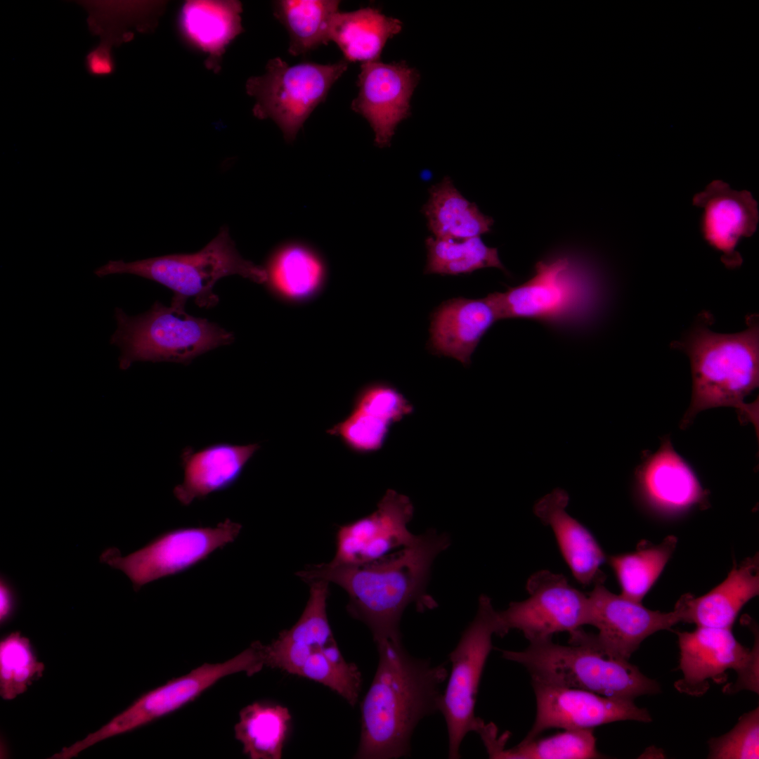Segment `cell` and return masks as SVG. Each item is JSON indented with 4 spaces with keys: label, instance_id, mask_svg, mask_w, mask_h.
I'll return each instance as SVG.
<instances>
[{
    "label": "cell",
    "instance_id": "obj_13",
    "mask_svg": "<svg viewBox=\"0 0 759 759\" xmlns=\"http://www.w3.org/2000/svg\"><path fill=\"white\" fill-rule=\"evenodd\" d=\"M536 700L534 723L523 741L536 738L551 728L586 729L623 720L649 722L645 708L633 700L608 697L573 687L532 680Z\"/></svg>",
    "mask_w": 759,
    "mask_h": 759
},
{
    "label": "cell",
    "instance_id": "obj_29",
    "mask_svg": "<svg viewBox=\"0 0 759 759\" xmlns=\"http://www.w3.org/2000/svg\"><path fill=\"white\" fill-rule=\"evenodd\" d=\"M291 715L281 705L254 702L243 708L235 725V737L252 759H280Z\"/></svg>",
    "mask_w": 759,
    "mask_h": 759
},
{
    "label": "cell",
    "instance_id": "obj_7",
    "mask_svg": "<svg viewBox=\"0 0 759 759\" xmlns=\"http://www.w3.org/2000/svg\"><path fill=\"white\" fill-rule=\"evenodd\" d=\"M347 67L346 60L334 64L304 62L290 65L281 58L271 59L264 75L252 77L247 83L248 93L256 98L254 115L272 119L285 138L292 142Z\"/></svg>",
    "mask_w": 759,
    "mask_h": 759
},
{
    "label": "cell",
    "instance_id": "obj_9",
    "mask_svg": "<svg viewBox=\"0 0 759 759\" xmlns=\"http://www.w3.org/2000/svg\"><path fill=\"white\" fill-rule=\"evenodd\" d=\"M264 666L265 661L259 642L252 643L249 648L225 662L205 663L188 674L144 694L97 731L67 746V753L75 757L98 742L134 730L175 711L227 675L240 672L252 675Z\"/></svg>",
    "mask_w": 759,
    "mask_h": 759
},
{
    "label": "cell",
    "instance_id": "obj_15",
    "mask_svg": "<svg viewBox=\"0 0 759 759\" xmlns=\"http://www.w3.org/2000/svg\"><path fill=\"white\" fill-rule=\"evenodd\" d=\"M413 512L408 497L387 490L372 514L339 528L335 555L330 562L367 564L410 545L417 537L408 528Z\"/></svg>",
    "mask_w": 759,
    "mask_h": 759
},
{
    "label": "cell",
    "instance_id": "obj_27",
    "mask_svg": "<svg viewBox=\"0 0 759 759\" xmlns=\"http://www.w3.org/2000/svg\"><path fill=\"white\" fill-rule=\"evenodd\" d=\"M401 28L399 20L375 8L338 11L331 21L330 39L338 46L346 60L366 63L379 60L387 40Z\"/></svg>",
    "mask_w": 759,
    "mask_h": 759
},
{
    "label": "cell",
    "instance_id": "obj_11",
    "mask_svg": "<svg viewBox=\"0 0 759 759\" xmlns=\"http://www.w3.org/2000/svg\"><path fill=\"white\" fill-rule=\"evenodd\" d=\"M680 669L682 677L675 687L681 693L701 696L709 689V680L722 683L728 670L737 673L734 685L727 693L748 689L758 693V643L752 649L739 642L730 628L698 626L692 632H677Z\"/></svg>",
    "mask_w": 759,
    "mask_h": 759
},
{
    "label": "cell",
    "instance_id": "obj_5",
    "mask_svg": "<svg viewBox=\"0 0 759 759\" xmlns=\"http://www.w3.org/2000/svg\"><path fill=\"white\" fill-rule=\"evenodd\" d=\"M186 303L174 297L170 306L156 301L148 311L134 316L116 308L117 327L110 342L121 350L119 368L126 370L136 361L188 365L197 356L233 341L231 332L188 314Z\"/></svg>",
    "mask_w": 759,
    "mask_h": 759
},
{
    "label": "cell",
    "instance_id": "obj_30",
    "mask_svg": "<svg viewBox=\"0 0 759 759\" xmlns=\"http://www.w3.org/2000/svg\"><path fill=\"white\" fill-rule=\"evenodd\" d=\"M339 1L283 0L275 4V14L290 37L289 52L306 53L330 41V29Z\"/></svg>",
    "mask_w": 759,
    "mask_h": 759
},
{
    "label": "cell",
    "instance_id": "obj_24",
    "mask_svg": "<svg viewBox=\"0 0 759 759\" xmlns=\"http://www.w3.org/2000/svg\"><path fill=\"white\" fill-rule=\"evenodd\" d=\"M758 554L735 564L727 578L707 594L683 595L677 602L682 621L697 626L732 628L742 606L759 592Z\"/></svg>",
    "mask_w": 759,
    "mask_h": 759
},
{
    "label": "cell",
    "instance_id": "obj_35",
    "mask_svg": "<svg viewBox=\"0 0 759 759\" xmlns=\"http://www.w3.org/2000/svg\"><path fill=\"white\" fill-rule=\"evenodd\" d=\"M44 664L37 661L30 640L13 632L0 643V694L6 700L24 693L43 675Z\"/></svg>",
    "mask_w": 759,
    "mask_h": 759
},
{
    "label": "cell",
    "instance_id": "obj_4",
    "mask_svg": "<svg viewBox=\"0 0 759 759\" xmlns=\"http://www.w3.org/2000/svg\"><path fill=\"white\" fill-rule=\"evenodd\" d=\"M571 645L552 640L530 643L522 651L502 650L504 659L521 664L533 680L634 700L660 692L659 684L628 660L608 652L596 635L581 628L570 635Z\"/></svg>",
    "mask_w": 759,
    "mask_h": 759
},
{
    "label": "cell",
    "instance_id": "obj_34",
    "mask_svg": "<svg viewBox=\"0 0 759 759\" xmlns=\"http://www.w3.org/2000/svg\"><path fill=\"white\" fill-rule=\"evenodd\" d=\"M297 675L329 687L352 706L358 699L361 673L357 666L344 659L337 643L311 654Z\"/></svg>",
    "mask_w": 759,
    "mask_h": 759
},
{
    "label": "cell",
    "instance_id": "obj_18",
    "mask_svg": "<svg viewBox=\"0 0 759 759\" xmlns=\"http://www.w3.org/2000/svg\"><path fill=\"white\" fill-rule=\"evenodd\" d=\"M693 202L702 209L701 227L706 241L722 254L727 267L739 266L742 259L736 247L741 238L754 233L758 222L755 199L748 191L734 190L715 181L696 194Z\"/></svg>",
    "mask_w": 759,
    "mask_h": 759
},
{
    "label": "cell",
    "instance_id": "obj_8",
    "mask_svg": "<svg viewBox=\"0 0 759 759\" xmlns=\"http://www.w3.org/2000/svg\"><path fill=\"white\" fill-rule=\"evenodd\" d=\"M500 635L498 612L491 599L482 595L473 621L462 632L449 655L452 667L440 703L448 736V757L459 758L465 737L476 732L484 721L474 715L478 689L487 658L492 649V637Z\"/></svg>",
    "mask_w": 759,
    "mask_h": 759
},
{
    "label": "cell",
    "instance_id": "obj_3",
    "mask_svg": "<svg viewBox=\"0 0 759 759\" xmlns=\"http://www.w3.org/2000/svg\"><path fill=\"white\" fill-rule=\"evenodd\" d=\"M675 344L689 356L693 384L681 427H687L702 410L725 406L737 409L741 420L752 423L758 434V400L745 401L759 384L758 321L750 318L746 330L721 334L704 320Z\"/></svg>",
    "mask_w": 759,
    "mask_h": 759
},
{
    "label": "cell",
    "instance_id": "obj_20",
    "mask_svg": "<svg viewBox=\"0 0 759 759\" xmlns=\"http://www.w3.org/2000/svg\"><path fill=\"white\" fill-rule=\"evenodd\" d=\"M260 448L259 443H215L200 449L186 446L180 458L183 481L173 493L184 506L195 499L226 490L240 479L246 465Z\"/></svg>",
    "mask_w": 759,
    "mask_h": 759
},
{
    "label": "cell",
    "instance_id": "obj_10",
    "mask_svg": "<svg viewBox=\"0 0 759 759\" xmlns=\"http://www.w3.org/2000/svg\"><path fill=\"white\" fill-rule=\"evenodd\" d=\"M242 525L229 519L216 526L183 527L165 532L126 557L109 548L100 561L122 571L136 591L160 578L185 571L207 559L215 550L232 543Z\"/></svg>",
    "mask_w": 759,
    "mask_h": 759
},
{
    "label": "cell",
    "instance_id": "obj_19",
    "mask_svg": "<svg viewBox=\"0 0 759 759\" xmlns=\"http://www.w3.org/2000/svg\"><path fill=\"white\" fill-rule=\"evenodd\" d=\"M502 319L498 292L481 299H448L432 314L429 348L468 365L481 337Z\"/></svg>",
    "mask_w": 759,
    "mask_h": 759
},
{
    "label": "cell",
    "instance_id": "obj_39",
    "mask_svg": "<svg viewBox=\"0 0 759 759\" xmlns=\"http://www.w3.org/2000/svg\"><path fill=\"white\" fill-rule=\"evenodd\" d=\"M110 45L111 43L103 41L86 56V69L92 75L104 77L114 71L115 65Z\"/></svg>",
    "mask_w": 759,
    "mask_h": 759
},
{
    "label": "cell",
    "instance_id": "obj_17",
    "mask_svg": "<svg viewBox=\"0 0 759 759\" xmlns=\"http://www.w3.org/2000/svg\"><path fill=\"white\" fill-rule=\"evenodd\" d=\"M418 79L417 71L404 62L375 60L361 66L359 92L351 108L369 122L377 145H389L397 125L410 115V100Z\"/></svg>",
    "mask_w": 759,
    "mask_h": 759
},
{
    "label": "cell",
    "instance_id": "obj_2",
    "mask_svg": "<svg viewBox=\"0 0 759 759\" xmlns=\"http://www.w3.org/2000/svg\"><path fill=\"white\" fill-rule=\"evenodd\" d=\"M376 643L379 662L361 704V732L356 758L406 756L413 730L424 717L439 711L445 663L433 666L415 658L401 640Z\"/></svg>",
    "mask_w": 759,
    "mask_h": 759
},
{
    "label": "cell",
    "instance_id": "obj_33",
    "mask_svg": "<svg viewBox=\"0 0 759 759\" xmlns=\"http://www.w3.org/2000/svg\"><path fill=\"white\" fill-rule=\"evenodd\" d=\"M594 729H564L554 735L521 741L514 747L503 748L495 758L507 759H588L602 755L596 748Z\"/></svg>",
    "mask_w": 759,
    "mask_h": 759
},
{
    "label": "cell",
    "instance_id": "obj_14",
    "mask_svg": "<svg viewBox=\"0 0 759 759\" xmlns=\"http://www.w3.org/2000/svg\"><path fill=\"white\" fill-rule=\"evenodd\" d=\"M603 583L602 576L588 595V625L598 629L596 637L601 646L617 657L628 660L648 636L682 621L677 604L667 613L650 610L641 602L610 592Z\"/></svg>",
    "mask_w": 759,
    "mask_h": 759
},
{
    "label": "cell",
    "instance_id": "obj_6",
    "mask_svg": "<svg viewBox=\"0 0 759 759\" xmlns=\"http://www.w3.org/2000/svg\"><path fill=\"white\" fill-rule=\"evenodd\" d=\"M96 275L131 274L155 281L174 292L173 297L193 299L200 307L219 301L214 287L221 278L238 275L259 283H266L265 268L245 259L237 250L227 228L201 250L134 261L110 260L94 271Z\"/></svg>",
    "mask_w": 759,
    "mask_h": 759
},
{
    "label": "cell",
    "instance_id": "obj_31",
    "mask_svg": "<svg viewBox=\"0 0 759 759\" xmlns=\"http://www.w3.org/2000/svg\"><path fill=\"white\" fill-rule=\"evenodd\" d=\"M676 543V538L670 536L661 544L643 545L635 552L609 557V563L620 585L621 595L641 602L663 571Z\"/></svg>",
    "mask_w": 759,
    "mask_h": 759
},
{
    "label": "cell",
    "instance_id": "obj_38",
    "mask_svg": "<svg viewBox=\"0 0 759 759\" xmlns=\"http://www.w3.org/2000/svg\"><path fill=\"white\" fill-rule=\"evenodd\" d=\"M381 419L391 425L411 414L413 406L396 387L387 383H373L363 388L353 408Z\"/></svg>",
    "mask_w": 759,
    "mask_h": 759
},
{
    "label": "cell",
    "instance_id": "obj_12",
    "mask_svg": "<svg viewBox=\"0 0 759 759\" xmlns=\"http://www.w3.org/2000/svg\"><path fill=\"white\" fill-rule=\"evenodd\" d=\"M526 588L527 599L498 611L500 636L517 629L533 643L552 640L558 632L571 635L588 625V596L562 574L538 571L529 577Z\"/></svg>",
    "mask_w": 759,
    "mask_h": 759
},
{
    "label": "cell",
    "instance_id": "obj_28",
    "mask_svg": "<svg viewBox=\"0 0 759 759\" xmlns=\"http://www.w3.org/2000/svg\"><path fill=\"white\" fill-rule=\"evenodd\" d=\"M241 11L238 1H188L180 12V28L191 44L214 59L241 32Z\"/></svg>",
    "mask_w": 759,
    "mask_h": 759
},
{
    "label": "cell",
    "instance_id": "obj_26",
    "mask_svg": "<svg viewBox=\"0 0 759 759\" xmlns=\"http://www.w3.org/2000/svg\"><path fill=\"white\" fill-rule=\"evenodd\" d=\"M429 193L422 213L433 237L461 240L491 231L493 219L465 198L450 178L446 176L432 186Z\"/></svg>",
    "mask_w": 759,
    "mask_h": 759
},
{
    "label": "cell",
    "instance_id": "obj_23",
    "mask_svg": "<svg viewBox=\"0 0 759 759\" xmlns=\"http://www.w3.org/2000/svg\"><path fill=\"white\" fill-rule=\"evenodd\" d=\"M568 503L566 492L555 489L536 503L534 513L552 529L561 554L576 580L589 585L603 576L599 567L606 557L592 533L567 513Z\"/></svg>",
    "mask_w": 759,
    "mask_h": 759
},
{
    "label": "cell",
    "instance_id": "obj_16",
    "mask_svg": "<svg viewBox=\"0 0 759 759\" xmlns=\"http://www.w3.org/2000/svg\"><path fill=\"white\" fill-rule=\"evenodd\" d=\"M584 281V273L569 258L539 261L529 280L498 292L502 319L562 317L583 300Z\"/></svg>",
    "mask_w": 759,
    "mask_h": 759
},
{
    "label": "cell",
    "instance_id": "obj_22",
    "mask_svg": "<svg viewBox=\"0 0 759 759\" xmlns=\"http://www.w3.org/2000/svg\"><path fill=\"white\" fill-rule=\"evenodd\" d=\"M308 584L309 599L299 620L263 647L266 666L293 675H297L311 654L337 643L327 615L329 583L318 580Z\"/></svg>",
    "mask_w": 759,
    "mask_h": 759
},
{
    "label": "cell",
    "instance_id": "obj_1",
    "mask_svg": "<svg viewBox=\"0 0 759 759\" xmlns=\"http://www.w3.org/2000/svg\"><path fill=\"white\" fill-rule=\"evenodd\" d=\"M450 545L448 536L434 530L417 536L408 546L363 564L332 562L309 566L297 576L309 583L325 580L348 594V611L370 630L375 642L400 640V621L406 607L421 611L436 604L426 593L432 564Z\"/></svg>",
    "mask_w": 759,
    "mask_h": 759
},
{
    "label": "cell",
    "instance_id": "obj_32",
    "mask_svg": "<svg viewBox=\"0 0 759 759\" xmlns=\"http://www.w3.org/2000/svg\"><path fill=\"white\" fill-rule=\"evenodd\" d=\"M425 273L457 275L495 267L505 271L498 249L487 246L481 237L461 240L429 237Z\"/></svg>",
    "mask_w": 759,
    "mask_h": 759
},
{
    "label": "cell",
    "instance_id": "obj_36",
    "mask_svg": "<svg viewBox=\"0 0 759 759\" xmlns=\"http://www.w3.org/2000/svg\"><path fill=\"white\" fill-rule=\"evenodd\" d=\"M391 424L366 413L352 409L350 415L327 431L339 437L351 450L370 453L382 448Z\"/></svg>",
    "mask_w": 759,
    "mask_h": 759
},
{
    "label": "cell",
    "instance_id": "obj_21",
    "mask_svg": "<svg viewBox=\"0 0 759 759\" xmlns=\"http://www.w3.org/2000/svg\"><path fill=\"white\" fill-rule=\"evenodd\" d=\"M641 495L654 508L676 513L700 503L706 497L694 471L675 450L669 439L646 457L636 471Z\"/></svg>",
    "mask_w": 759,
    "mask_h": 759
},
{
    "label": "cell",
    "instance_id": "obj_25",
    "mask_svg": "<svg viewBox=\"0 0 759 759\" xmlns=\"http://www.w3.org/2000/svg\"><path fill=\"white\" fill-rule=\"evenodd\" d=\"M266 283L281 297L301 301L316 294L324 285L327 268L311 247L290 242L278 247L265 268Z\"/></svg>",
    "mask_w": 759,
    "mask_h": 759
},
{
    "label": "cell",
    "instance_id": "obj_37",
    "mask_svg": "<svg viewBox=\"0 0 759 759\" xmlns=\"http://www.w3.org/2000/svg\"><path fill=\"white\" fill-rule=\"evenodd\" d=\"M709 758L754 759L759 757V709L744 714L728 733L710 739Z\"/></svg>",
    "mask_w": 759,
    "mask_h": 759
},
{
    "label": "cell",
    "instance_id": "obj_40",
    "mask_svg": "<svg viewBox=\"0 0 759 759\" xmlns=\"http://www.w3.org/2000/svg\"><path fill=\"white\" fill-rule=\"evenodd\" d=\"M13 587L1 576L0 583V621L4 623L12 616L15 604Z\"/></svg>",
    "mask_w": 759,
    "mask_h": 759
}]
</instances>
